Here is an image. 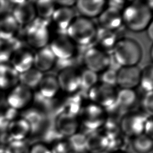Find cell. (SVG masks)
Segmentation results:
<instances>
[{
	"label": "cell",
	"mask_w": 153,
	"mask_h": 153,
	"mask_svg": "<svg viewBox=\"0 0 153 153\" xmlns=\"http://www.w3.org/2000/svg\"><path fill=\"white\" fill-rule=\"evenodd\" d=\"M121 13L123 24L132 32L143 31L152 22V10L145 3L140 1L126 6Z\"/></svg>",
	"instance_id": "obj_1"
},
{
	"label": "cell",
	"mask_w": 153,
	"mask_h": 153,
	"mask_svg": "<svg viewBox=\"0 0 153 153\" xmlns=\"http://www.w3.org/2000/svg\"><path fill=\"white\" fill-rule=\"evenodd\" d=\"M112 53L115 60L121 67L136 66L142 57V50L139 44L128 38L118 39Z\"/></svg>",
	"instance_id": "obj_2"
},
{
	"label": "cell",
	"mask_w": 153,
	"mask_h": 153,
	"mask_svg": "<svg viewBox=\"0 0 153 153\" xmlns=\"http://www.w3.org/2000/svg\"><path fill=\"white\" fill-rule=\"evenodd\" d=\"M97 27L90 20L83 17H75L66 30V35L74 44L87 45L94 41Z\"/></svg>",
	"instance_id": "obj_3"
},
{
	"label": "cell",
	"mask_w": 153,
	"mask_h": 153,
	"mask_svg": "<svg viewBox=\"0 0 153 153\" xmlns=\"http://www.w3.org/2000/svg\"><path fill=\"white\" fill-rule=\"evenodd\" d=\"M78 115L79 124L91 132L102 128L107 117L104 108L91 102L83 105Z\"/></svg>",
	"instance_id": "obj_4"
},
{
	"label": "cell",
	"mask_w": 153,
	"mask_h": 153,
	"mask_svg": "<svg viewBox=\"0 0 153 153\" xmlns=\"http://www.w3.org/2000/svg\"><path fill=\"white\" fill-rule=\"evenodd\" d=\"M25 39L32 47L40 49L47 45L50 40V31L46 20L36 18L30 24L25 26Z\"/></svg>",
	"instance_id": "obj_5"
},
{
	"label": "cell",
	"mask_w": 153,
	"mask_h": 153,
	"mask_svg": "<svg viewBox=\"0 0 153 153\" xmlns=\"http://www.w3.org/2000/svg\"><path fill=\"white\" fill-rule=\"evenodd\" d=\"M147 117L143 113L139 112L125 114L120 121V130L124 135L132 138L142 134L143 133Z\"/></svg>",
	"instance_id": "obj_6"
},
{
	"label": "cell",
	"mask_w": 153,
	"mask_h": 153,
	"mask_svg": "<svg viewBox=\"0 0 153 153\" xmlns=\"http://www.w3.org/2000/svg\"><path fill=\"white\" fill-rule=\"evenodd\" d=\"M116 94L114 87L102 83H97L88 91V96L91 102L105 109L115 105Z\"/></svg>",
	"instance_id": "obj_7"
},
{
	"label": "cell",
	"mask_w": 153,
	"mask_h": 153,
	"mask_svg": "<svg viewBox=\"0 0 153 153\" xmlns=\"http://www.w3.org/2000/svg\"><path fill=\"white\" fill-rule=\"evenodd\" d=\"M33 99L32 90L19 83L8 91L5 102L11 108L20 111L28 108Z\"/></svg>",
	"instance_id": "obj_8"
},
{
	"label": "cell",
	"mask_w": 153,
	"mask_h": 153,
	"mask_svg": "<svg viewBox=\"0 0 153 153\" xmlns=\"http://www.w3.org/2000/svg\"><path fill=\"white\" fill-rule=\"evenodd\" d=\"M83 60L86 68L97 74L108 68L110 58L103 50L97 47H92L86 50Z\"/></svg>",
	"instance_id": "obj_9"
},
{
	"label": "cell",
	"mask_w": 153,
	"mask_h": 153,
	"mask_svg": "<svg viewBox=\"0 0 153 153\" xmlns=\"http://www.w3.org/2000/svg\"><path fill=\"white\" fill-rule=\"evenodd\" d=\"M13 8L10 13L19 26H26L36 18L34 4L30 1H11Z\"/></svg>",
	"instance_id": "obj_10"
},
{
	"label": "cell",
	"mask_w": 153,
	"mask_h": 153,
	"mask_svg": "<svg viewBox=\"0 0 153 153\" xmlns=\"http://www.w3.org/2000/svg\"><path fill=\"white\" fill-rule=\"evenodd\" d=\"M48 47L56 59L66 60L72 58L75 53V44L66 35H59L51 41Z\"/></svg>",
	"instance_id": "obj_11"
},
{
	"label": "cell",
	"mask_w": 153,
	"mask_h": 153,
	"mask_svg": "<svg viewBox=\"0 0 153 153\" xmlns=\"http://www.w3.org/2000/svg\"><path fill=\"white\" fill-rule=\"evenodd\" d=\"M56 77L60 90L67 94L76 93L80 89V75L75 69L65 68L59 72Z\"/></svg>",
	"instance_id": "obj_12"
},
{
	"label": "cell",
	"mask_w": 153,
	"mask_h": 153,
	"mask_svg": "<svg viewBox=\"0 0 153 153\" xmlns=\"http://www.w3.org/2000/svg\"><path fill=\"white\" fill-rule=\"evenodd\" d=\"M140 71L137 66L121 67L117 71V85L121 88L133 90L139 84Z\"/></svg>",
	"instance_id": "obj_13"
},
{
	"label": "cell",
	"mask_w": 153,
	"mask_h": 153,
	"mask_svg": "<svg viewBox=\"0 0 153 153\" xmlns=\"http://www.w3.org/2000/svg\"><path fill=\"white\" fill-rule=\"evenodd\" d=\"M10 62L19 74H22L33 67L34 53L22 47L14 52Z\"/></svg>",
	"instance_id": "obj_14"
},
{
	"label": "cell",
	"mask_w": 153,
	"mask_h": 153,
	"mask_svg": "<svg viewBox=\"0 0 153 153\" xmlns=\"http://www.w3.org/2000/svg\"><path fill=\"white\" fill-rule=\"evenodd\" d=\"M79 126V122L77 117L68 113L61 112L56 120V128L62 136L69 137L76 133Z\"/></svg>",
	"instance_id": "obj_15"
},
{
	"label": "cell",
	"mask_w": 153,
	"mask_h": 153,
	"mask_svg": "<svg viewBox=\"0 0 153 153\" xmlns=\"http://www.w3.org/2000/svg\"><path fill=\"white\" fill-rule=\"evenodd\" d=\"M98 21L101 27L115 31L123 24L121 11L110 7L105 8L98 16Z\"/></svg>",
	"instance_id": "obj_16"
},
{
	"label": "cell",
	"mask_w": 153,
	"mask_h": 153,
	"mask_svg": "<svg viewBox=\"0 0 153 153\" xmlns=\"http://www.w3.org/2000/svg\"><path fill=\"white\" fill-rule=\"evenodd\" d=\"M106 2L103 0H79L75 5L81 17L90 19L98 17L105 9Z\"/></svg>",
	"instance_id": "obj_17"
},
{
	"label": "cell",
	"mask_w": 153,
	"mask_h": 153,
	"mask_svg": "<svg viewBox=\"0 0 153 153\" xmlns=\"http://www.w3.org/2000/svg\"><path fill=\"white\" fill-rule=\"evenodd\" d=\"M75 13L72 8L58 7L51 17L55 27L63 32L66 30L75 18Z\"/></svg>",
	"instance_id": "obj_18"
},
{
	"label": "cell",
	"mask_w": 153,
	"mask_h": 153,
	"mask_svg": "<svg viewBox=\"0 0 153 153\" xmlns=\"http://www.w3.org/2000/svg\"><path fill=\"white\" fill-rule=\"evenodd\" d=\"M7 133L11 140H26L31 134L29 123L21 117L10 122Z\"/></svg>",
	"instance_id": "obj_19"
},
{
	"label": "cell",
	"mask_w": 153,
	"mask_h": 153,
	"mask_svg": "<svg viewBox=\"0 0 153 153\" xmlns=\"http://www.w3.org/2000/svg\"><path fill=\"white\" fill-rule=\"evenodd\" d=\"M56 58L48 45L38 49L34 53L33 68L42 73L50 70L54 65Z\"/></svg>",
	"instance_id": "obj_20"
},
{
	"label": "cell",
	"mask_w": 153,
	"mask_h": 153,
	"mask_svg": "<svg viewBox=\"0 0 153 153\" xmlns=\"http://www.w3.org/2000/svg\"><path fill=\"white\" fill-rule=\"evenodd\" d=\"M19 83V74L8 63L0 64V90L9 91Z\"/></svg>",
	"instance_id": "obj_21"
},
{
	"label": "cell",
	"mask_w": 153,
	"mask_h": 153,
	"mask_svg": "<svg viewBox=\"0 0 153 153\" xmlns=\"http://www.w3.org/2000/svg\"><path fill=\"white\" fill-rule=\"evenodd\" d=\"M20 26L10 13L0 16V39H10L16 36Z\"/></svg>",
	"instance_id": "obj_22"
},
{
	"label": "cell",
	"mask_w": 153,
	"mask_h": 153,
	"mask_svg": "<svg viewBox=\"0 0 153 153\" xmlns=\"http://www.w3.org/2000/svg\"><path fill=\"white\" fill-rule=\"evenodd\" d=\"M37 88L40 95L47 99L54 98L60 90L57 77L51 75L43 76Z\"/></svg>",
	"instance_id": "obj_23"
},
{
	"label": "cell",
	"mask_w": 153,
	"mask_h": 153,
	"mask_svg": "<svg viewBox=\"0 0 153 153\" xmlns=\"http://www.w3.org/2000/svg\"><path fill=\"white\" fill-rule=\"evenodd\" d=\"M24 118L30 126L31 133L38 131L45 121V115L37 108H27L22 111L20 116Z\"/></svg>",
	"instance_id": "obj_24"
},
{
	"label": "cell",
	"mask_w": 153,
	"mask_h": 153,
	"mask_svg": "<svg viewBox=\"0 0 153 153\" xmlns=\"http://www.w3.org/2000/svg\"><path fill=\"white\" fill-rule=\"evenodd\" d=\"M94 41L98 45L97 47L105 51V50H112L118 39L115 31L100 27L97 28Z\"/></svg>",
	"instance_id": "obj_25"
},
{
	"label": "cell",
	"mask_w": 153,
	"mask_h": 153,
	"mask_svg": "<svg viewBox=\"0 0 153 153\" xmlns=\"http://www.w3.org/2000/svg\"><path fill=\"white\" fill-rule=\"evenodd\" d=\"M137 100V96L134 90L121 88L117 91L115 104L121 109L127 110L134 107Z\"/></svg>",
	"instance_id": "obj_26"
},
{
	"label": "cell",
	"mask_w": 153,
	"mask_h": 153,
	"mask_svg": "<svg viewBox=\"0 0 153 153\" xmlns=\"http://www.w3.org/2000/svg\"><path fill=\"white\" fill-rule=\"evenodd\" d=\"M22 47L16 36L10 39H0V64L8 63L14 52Z\"/></svg>",
	"instance_id": "obj_27"
},
{
	"label": "cell",
	"mask_w": 153,
	"mask_h": 153,
	"mask_svg": "<svg viewBox=\"0 0 153 153\" xmlns=\"http://www.w3.org/2000/svg\"><path fill=\"white\" fill-rule=\"evenodd\" d=\"M62 105V112L77 116L83 106L82 97L76 92L68 94V96L63 100Z\"/></svg>",
	"instance_id": "obj_28"
},
{
	"label": "cell",
	"mask_w": 153,
	"mask_h": 153,
	"mask_svg": "<svg viewBox=\"0 0 153 153\" xmlns=\"http://www.w3.org/2000/svg\"><path fill=\"white\" fill-rule=\"evenodd\" d=\"M43 76V73L33 67L19 74V83L32 90L38 87Z\"/></svg>",
	"instance_id": "obj_29"
},
{
	"label": "cell",
	"mask_w": 153,
	"mask_h": 153,
	"mask_svg": "<svg viewBox=\"0 0 153 153\" xmlns=\"http://www.w3.org/2000/svg\"><path fill=\"white\" fill-rule=\"evenodd\" d=\"M131 146L135 153H151L153 150L152 137L142 134L132 138Z\"/></svg>",
	"instance_id": "obj_30"
},
{
	"label": "cell",
	"mask_w": 153,
	"mask_h": 153,
	"mask_svg": "<svg viewBox=\"0 0 153 153\" xmlns=\"http://www.w3.org/2000/svg\"><path fill=\"white\" fill-rule=\"evenodd\" d=\"M67 141L72 152L84 153L88 149V137L84 133L76 132L69 136Z\"/></svg>",
	"instance_id": "obj_31"
},
{
	"label": "cell",
	"mask_w": 153,
	"mask_h": 153,
	"mask_svg": "<svg viewBox=\"0 0 153 153\" xmlns=\"http://www.w3.org/2000/svg\"><path fill=\"white\" fill-rule=\"evenodd\" d=\"M56 4L53 1H37L35 2L34 6L36 11V17L47 20L51 19L56 7Z\"/></svg>",
	"instance_id": "obj_32"
},
{
	"label": "cell",
	"mask_w": 153,
	"mask_h": 153,
	"mask_svg": "<svg viewBox=\"0 0 153 153\" xmlns=\"http://www.w3.org/2000/svg\"><path fill=\"white\" fill-rule=\"evenodd\" d=\"M80 75V88L88 91L93 87L96 85L99 81L98 74L88 69L79 72Z\"/></svg>",
	"instance_id": "obj_33"
},
{
	"label": "cell",
	"mask_w": 153,
	"mask_h": 153,
	"mask_svg": "<svg viewBox=\"0 0 153 153\" xmlns=\"http://www.w3.org/2000/svg\"><path fill=\"white\" fill-rule=\"evenodd\" d=\"M139 85L140 86L145 93L152 91L153 68L151 65L146 66L142 70L140 71Z\"/></svg>",
	"instance_id": "obj_34"
},
{
	"label": "cell",
	"mask_w": 153,
	"mask_h": 153,
	"mask_svg": "<svg viewBox=\"0 0 153 153\" xmlns=\"http://www.w3.org/2000/svg\"><path fill=\"white\" fill-rule=\"evenodd\" d=\"M29 147L26 140H11L4 149L5 153H29Z\"/></svg>",
	"instance_id": "obj_35"
},
{
	"label": "cell",
	"mask_w": 153,
	"mask_h": 153,
	"mask_svg": "<svg viewBox=\"0 0 153 153\" xmlns=\"http://www.w3.org/2000/svg\"><path fill=\"white\" fill-rule=\"evenodd\" d=\"M100 73V75L99 76V81H100V83L113 87L117 85V71L113 69L107 68Z\"/></svg>",
	"instance_id": "obj_36"
},
{
	"label": "cell",
	"mask_w": 153,
	"mask_h": 153,
	"mask_svg": "<svg viewBox=\"0 0 153 153\" xmlns=\"http://www.w3.org/2000/svg\"><path fill=\"white\" fill-rule=\"evenodd\" d=\"M19 111L10 106L6 102L0 105V117L9 123L19 117Z\"/></svg>",
	"instance_id": "obj_37"
},
{
	"label": "cell",
	"mask_w": 153,
	"mask_h": 153,
	"mask_svg": "<svg viewBox=\"0 0 153 153\" xmlns=\"http://www.w3.org/2000/svg\"><path fill=\"white\" fill-rule=\"evenodd\" d=\"M141 106L143 111L147 114L152 116L153 110V95L152 91L145 93L141 99Z\"/></svg>",
	"instance_id": "obj_38"
},
{
	"label": "cell",
	"mask_w": 153,
	"mask_h": 153,
	"mask_svg": "<svg viewBox=\"0 0 153 153\" xmlns=\"http://www.w3.org/2000/svg\"><path fill=\"white\" fill-rule=\"evenodd\" d=\"M50 150L51 153H72L68 141L63 139L53 143Z\"/></svg>",
	"instance_id": "obj_39"
},
{
	"label": "cell",
	"mask_w": 153,
	"mask_h": 153,
	"mask_svg": "<svg viewBox=\"0 0 153 153\" xmlns=\"http://www.w3.org/2000/svg\"><path fill=\"white\" fill-rule=\"evenodd\" d=\"M29 153H51L50 148L42 142L34 143L29 147Z\"/></svg>",
	"instance_id": "obj_40"
},
{
	"label": "cell",
	"mask_w": 153,
	"mask_h": 153,
	"mask_svg": "<svg viewBox=\"0 0 153 153\" xmlns=\"http://www.w3.org/2000/svg\"><path fill=\"white\" fill-rule=\"evenodd\" d=\"M152 133H153V123H152V116L148 117L144 126V130H143V134L152 137Z\"/></svg>",
	"instance_id": "obj_41"
},
{
	"label": "cell",
	"mask_w": 153,
	"mask_h": 153,
	"mask_svg": "<svg viewBox=\"0 0 153 153\" xmlns=\"http://www.w3.org/2000/svg\"><path fill=\"white\" fill-rule=\"evenodd\" d=\"M108 7L116 8L120 11H121L126 7L125 1H111L108 2Z\"/></svg>",
	"instance_id": "obj_42"
},
{
	"label": "cell",
	"mask_w": 153,
	"mask_h": 153,
	"mask_svg": "<svg viewBox=\"0 0 153 153\" xmlns=\"http://www.w3.org/2000/svg\"><path fill=\"white\" fill-rule=\"evenodd\" d=\"M54 2H55L56 5H57L59 7L71 8L73 5H75L76 1H74V0H60V1H55Z\"/></svg>",
	"instance_id": "obj_43"
},
{
	"label": "cell",
	"mask_w": 153,
	"mask_h": 153,
	"mask_svg": "<svg viewBox=\"0 0 153 153\" xmlns=\"http://www.w3.org/2000/svg\"><path fill=\"white\" fill-rule=\"evenodd\" d=\"M8 2L5 1L0 0V16L4 14L6 12V10L8 6Z\"/></svg>",
	"instance_id": "obj_44"
},
{
	"label": "cell",
	"mask_w": 153,
	"mask_h": 153,
	"mask_svg": "<svg viewBox=\"0 0 153 153\" xmlns=\"http://www.w3.org/2000/svg\"><path fill=\"white\" fill-rule=\"evenodd\" d=\"M148 38L152 41L153 39V23L151 22L146 29Z\"/></svg>",
	"instance_id": "obj_45"
},
{
	"label": "cell",
	"mask_w": 153,
	"mask_h": 153,
	"mask_svg": "<svg viewBox=\"0 0 153 153\" xmlns=\"http://www.w3.org/2000/svg\"><path fill=\"white\" fill-rule=\"evenodd\" d=\"M152 49H153L152 46H151V48H150V50H149V53H150V58H151V59H152V57H153V56H152V53H153V51H152Z\"/></svg>",
	"instance_id": "obj_46"
},
{
	"label": "cell",
	"mask_w": 153,
	"mask_h": 153,
	"mask_svg": "<svg viewBox=\"0 0 153 153\" xmlns=\"http://www.w3.org/2000/svg\"><path fill=\"white\" fill-rule=\"evenodd\" d=\"M91 153H109L106 151H94Z\"/></svg>",
	"instance_id": "obj_47"
},
{
	"label": "cell",
	"mask_w": 153,
	"mask_h": 153,
	"mask_svg": "<svg viewBox=\"0 0 153 153\" xmlns=\"http://www.w3.org/2000/svg\"><path fill=\"white\" fill-rule=\"evenodd\" d=\"M1 148H0V152H1Z\"/></svg>",
	"instance_id": "obj_48"
}]
</instances>
